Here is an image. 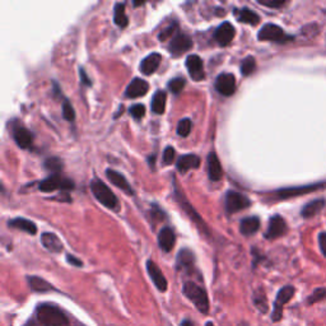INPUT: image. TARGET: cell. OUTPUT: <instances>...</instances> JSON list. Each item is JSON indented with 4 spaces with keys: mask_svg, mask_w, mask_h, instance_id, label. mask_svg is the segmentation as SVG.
<instances>
[{
    "mask_svg": "<svg viewBox=\"0 0 326 326\" xmlns=\"http://www.w3.org/2000/svg\"><path fill=\"white\" fill-rule=\"evenodd\" d=\"M13 138H14L15 143L18 144V147L23 149L31 148L32 144H33V135L29 133V130L26 129L25 126H14L13 129Z\"/></svg>",
    "mask_w": 326,
    "mask_h": 326,
    "instance_id": "e0dca14e",
    "label": "cell"
},
{
    "mask_svg": "<svg viewBox=\"0 0 326 326\" xmlns=\"http://www.w3.org/2000/svg\"><path fill=\"white\" fill-rule=\"evenodd\" d=\"M259 4L268 8H280L285 4V2H261V0H259Z\"/></svg>",
    "mask_w": 326,
    "mask_h": 326,
    "instance_id": "b9f144b4",
    "label": "cell"
},
{
    "mask_svg": "<svg viewBox=\"0 0 326 326\" xmlns=\"http://www.w3.org/2000/svg\"><path fill=\"white\" fill-rule=\"evenodd\" d=\"M191 120L190 119H183L177 125V134L180 136H188L191 132Z\"/></svg>",
    "mask_w": 326,
    "mask_h": 326,
    "instance_id": "d590c367",
    "label": "cell"
},
{
    "mask_svg": "<svg viewBox=\"0 0 326 326\" xmlns=\"http://www.w3.org/2000/svg\"><path fill=\"white\" fill-rule=\"evenodd\" d=\"M45 168L49 170L51 173H54V175H59V172H60L61 168H63V162L59 158L52 157V158H49L45 161Z\"/></svg>",
    "mask_w": 326,
    "mask_h": 326,
    "instance_id": "836d02e7",
    "label": "cell"
},
{
    "mask_svg": "<svg viewBox=\"0 0 326 326\" xmlns=\"http://www.w3.org/2000/svg\"><path fill=\"white\" fill-rule=\"evenodd\" d=\"M9 227L12 228H17L21 229L23 232H27L29 234H36L37 233V227L36 224L33 223L32 221H28L26 218H14L12 221L8 222Z\"/></svg>",
    "mask_w": 326,
    "mask_h": 326,
    "instance_id": "4316f807",
    "label": "cell"
},
{
    "mask_svg": "<svg viewBox=\"0 0 326 326\" xmlns=\"http://www.w3.org/2000/svg\"><path fill=\"white\" fill-rule=\"evenodd\" d=\"M215 89L221 93L222 96H232L236 90V78L231 73H222L219 74L217 81H215Z\"/></svg>",
    "mask_w": 326,
    "mask_h": 326,
    "instance_id": "9c48e42d",
    "label": "cell"
},
{
    "mask_svg": "<svg viewBox=\"0 0 326 326\" xmlns=\"http://www.w3.org/2000/svg\"><path fill=\"white\" fill-rule=\"evenodd\" d=\"M325 207V200L324 199H316V200H312L311 203L306 204L302 209L301 214L303 218H311L315 217L317 213L321 212Z\"/></svg>",
    "mask_w": 326,
    "mask_h": 326,
    "instance_id": "83f0119b",
    "label": "cell"
},
{
    "mask_svg": "<svg viewBox=\"0 0 326 326\" xmlns=\"http://www.w3.org/2000/svg\"><path fill=\"white\" fill-rule=\"evenodd\" d=\"M208 175L212 181H219L223 177V170H222L221 162H219L218 156L212 152L208 156Z\"/></svg>",
    "mask_w": 326,
    "mask_h": 326,
    "instance_id": "d6986e66",
    "label": "cell"
},
{
    "mask_svg": "<svg viewBox=\"0 0 326 326\" xmlns=\"http://www.w3.org/2000/svg\"><path fill=\"white\" fill-rule=\"evenodd\" d=\"M149 90V84L148 82L144 81L141 78H135L130 82V84L126 87L125 90V96L128 98H138L141 96L147 95V92Z\"/></svg>",
    "mask_w": 326,
    "mask_h": 326,
    "instance_id": "9a60e30c",
    "label": "cell"
},
{
    "mask_svg": "<svg viewBox=\"0 0 326 326\" xmlns=\"http://www.w3.org/2000/svg\"><path fill=\"white\" fill-rule=\"evenodd\" d=\"M320 185L315 186H303V188H292V189H282V190L278 191V195L280 197H291V196H297V195H303L307 194L309 191H314L319 188Z\"/></svg>",
    "mask_w": 326,
    "mask_h": 326,
    "instance_id": "4dcf8cb0",
    "label": "cell"
},
{
    "mask_svg": "<svg viewBox=\"0 0 326 326\" xmlns=\"http://www.w3.org/2000/svg\"><path fill=\"white\" fill-rule=\"evenodd\" d=\"M239 326H248L247 324H246V322H241V324H240Z\"/></svg>",
    "mask_w": 326,
    "mask_h": 326,
    "instance_id": "681fc988",
    "label": "cell"
},
{
    "mask_svg": "<svg viewBox=\"0 0 326 326\" xmlns=\"http://www.w3.org/2000/svg\"><path fill=\"white\" fill-rule=\"evenodd\" d=\"M192 46V40L190 36L185 33H177L170 40L168 44V50L173 56H180L184 52L190 50Z\"/></svg>",
    "mask_w": 326,
    "mask_h": 326,
    "instance_id": "ba28073f",
    "label": "cell"
},
{
    "mask_svg": "<svg viewBox=\"0 0 326 326\" xmlns=\"http://www.w3.org/2000/svg\"><path fill=\"white\" fill-rule=\"evenodd\" d=\"M39 189L44 192H51L55 190H71L74 189V183L69 178L60 175H51L40 183Z\"/></svg>",
    "mask_w": 326,
    "mask_h": 326,
    "instance_id": "8992f818",
    "label": "cell"
},
{
    "mask_svg": "<svg viewBox=\"0 0 326 326\" xmlns=\"http://www.w3.org/2000/svg\"><path fill=\"white\" fill-rule=\"evenodd\" d=\"M175 157L176 151L172 147H167V148L165 149V152H163V162H165L166 165H171V163L173 162V159H175Z\"/></svg>",
    "mask_w": 326,
    "mask_h": 326,
    "instance_id": "ab89813d",
    "label": "cell"
},
{
    "mask_svg": "<svg viewBox=\"0 0 326 326\" xmlns=\"http://www.w3.org/2000/svg\"><path fill=\"white\" fill-rule=\"evenodd\" d=\"M185 83L186 81L183 78V77L173 78L171 79L170 83H168V89H170L172 93H175V95H178V93L184 89V87H185Z\"/></svg>",
    "mask_w": 326,
    "mask_h": 326,
    "instance_id": "e575fe53",
    "label": "cell"
},
{
    "mask_svg": "<svg viewBox=\"0 0 326 326\" xmlns=\"http://www.w3.org/2000/svg\"><path fill=\"white\" fill-rule=\"evenodd\" d=\"M175 29H176V25H172L171 27L163 29V31L159 33L158 39L161 41H167V40H171L173 37V33H175Z\"/></svg>",
    "mask_w": 326,
    "mask_h": 326,
    "instance_id": "60d3db41",
    "label": "cell"
},
{
    "mask_svg": "<svg viewBox=\"0 0 326 326\" xmlns=\"http://www.w3.org/2000/svg\"><path fill=\"white\" fill-rule=\"evenodd\" d=\"M287 232V223L280 215H274L270 218L268 226V231H266L265 237L268 240H274L278 237L283 236Z\"/></svg>",
    "mask_w": 326,
    "mask_h": 326,
    "instance_id": "7c38bea8",
    "label": "cell"
},
{
    "mask_svg": "<svg viewBox=\"0 0 326 326\" xmlns=\"http://www.w3.org/2000/svg\"><path fill=\"white\" fill-rule=\"evenodd\" d=\"M90 190H92L93 195H95L96 199L101 203L102 205H105L106 208L111 210H119V200H117L116 195L111 191V189L108 188L106 184H103L102 181L95 178L90 183Z\"/></svg>",
    "mask_w": 326,
    "mask_h": 326,
    "instance_id": "3957f363",
    "label": "cell"
},
{
    "mask_svg": "<svg viewBox=\"0 0 326 326\" xmlns=\"http://www.w3.org/2000/svg\"><path fill=\"white\" fill-rule=\"evenodd\" d=\"M258 39L260 41H271L278 42V44H285V42L292 41L293 37L289 34H285L284 31L277 25H265L263 28L259 31Z\"/></svg>",
    "mask_w": 326,
    "mask_h": 326,
    "instance_id": "277c9868",
    "label": "cell"
},
{
    "mask_svg": "<svg viewBox=\"0 0 326 326\" xmlns=\"http://www.w3.org/2000/svg\"><path fill=\"white\" fill-rule=\"evenodd\" d=\"M295 296V288L292 285H285L278 292L277 298L274 301V307L271 312V320L274 322H279L283 317V309L285 304Z\"/></svg>",
    "mask_w": 326,
    "mask_h": 326,
    "instance_id": "5b68a950",
    "label": "cell"
},
{
    "mask_svg": "<svg viewBox=\"0 0 326 326\" xmlns=\"http://www.w3.org/2000/svg\"><path fill=\"white\" fill-rule=\"evenodd\" d=\"M260 228V219L258 217H248L241 221L240 224V232H241L244 236H251V234H255L256 232Z\"/></svg>",
    "mask_w": 326,
    "mask_h": 326,
    "instance_id": "d4e9b609",
    "label": "cell"
},
{
    "mask_svg": "<svg viewBox=\"0 0 326 326\" xmlns=\"http://www.w3.org/2000/svg\"><path fill=\"white\" fill-rule=\"evenodd\" d=\"M326 296V289L325 288H319V289H316L314 292V295L311 296V297L309 298V303L310 304H314L316 303V302L321 301V299H324Z\"/></svg>",
    "mask_w": 326,
    "mask_h": 326,
    "instance_id": "f35d334b",
    "label": "cell"
},
{
    "mask_svg": "<svg viewBox=\"0 0 326 326\" xmlns=\"http://www.w3.org/2000/svg\"><path fill=\"white\" fill-rule=\"evenodd\" d=\"M319 242H320V248H321L322 253H324V256L326 258V233L325 232L320 233Z\"/></svg>",
    "mask_w": 326,
    "mask_h": 326,
    "instance_id": "ee69618b",
    "label": "cell"
},
{
    "mask_svg": "<svg viewBox=\"0 0 326 326\" xmlns=\"http://www.w3.org/2000/svg\"><path fill=\"white\" fill-rule=\"evenodd\" d=\"M130 114H132V116L134 119L140 120L146 115V107L143 105H140V103H138V105H134L130 108Z\"/></svg>",
    "mask_w": 326,
    "mask_h": 326,
    "instance_id": "74e56055",
    "label": "cell"
},
{
    "mask_svg": "<svg viewBox=\"0 0 326 326\" xmlns=\"http://www.w3.org/2000/svg\"><path fill=\"white\" fill-rule=\"evenodd\" d=\"M183 293L185 295L186 298H189L194 303V306L199 310L202 314L208 315L209 312V298H208L207 292L203 287L196 284L195 282H188L184 283Z\"/></svg>",
    "mask_w": 326,
    "mask_h": 326,
    "instance_id": "7a4b0ae2",
    "label": "cell"
},
{
    "mask_svg": "<svg viewBox=\"0 0 326 326\" xmlns=\"http://www.w3.org/2000/svg\"><path fill=\"white\" fill-rule=\"evenodd\" d=\"M253 304L261 314H266V311H268V302H266V296L261 291L253 293Z\"/></svg>",
    "mask_w": 326,
    "mask_h": 326,
    "instance_id": "1f68e13d",
    "label": "cell"
},
{
    "mask_svg": "<svg viewBox=\"0 0 326 326\" xmlns=\"http://www.w3.org/2000/svg\"><path fill=\"white\" fill-rule=\"evenodd\" d=\"M166 101H167V93L165 90H157L152 100V110L157 115H162L166 110Z\"/></svg>",
    "mask_w": 326,
    "mask_h": 326,
    "instance_id": "f1b7e54d",
    "label": "cell"
},
{
    "mask_svg": "<svg viewBox=\"0 0 326 326\" xmlns=\"http://www.w3.org/2000/svg\"><path fill=\"white\" fill-rule=\"evenodd\" d=\"M63 116L64 119L70 122L74 121V119H76V112H74L73 106H71V103L68 100L64 101L63 103Z\"/></svg>",
    "mask_w": 326,
    "mask_h": 326,
    "instance_id": "8d00e7d4",
    "label": "cell"
},
{
    "mask_svg": "<svg viewBox=\"0 0 326 326\" xmlns=\"http://www.w3.org/2000/svg\"><path fill=\"white\" fill-rule=\"evenodd\" d=\"M176 200H177L178 204H180V207L183 208V209L185 210L186 213H188L189 217H190L192 221H194L195 223L197 224V226L202 227V228H204V229H207V226H205V222L203 221L202 218H200V215L197 214L196 210H195L194 208L191 207L190 203H189L188 200H186V197L184 196L183 192L176 190Z\"/></svg>",
    "mask_w": 326,
    "mask_h": 326,
    "instance_id": "2e32d148",
    "label": "cell"
},
{
    "mask_svg": "<svg viewBox=\"0 0 326 326\" xmlns=\"http://www.w3.org/2000/svg\"><path fill=\"white\" fill-rule=\"evenodd\" d=\"M114 21L119 27L125 28L129 23L128 21L126 12H125V5L122 3H116L114 8Z\"/></svg>",
    "mask_w": 326,
    "mask_h": 326,
    "instance_id": "f546056e",
    "label": "cell"
},
{
    "mask_svg": "<svg viewBox=\"0 0 326 326\" xmlns=\"http://www.w3.org/2000/svg\"><path fill=\"white\" fill-rule=\"evenodd\" d=\"M106 177H107L110 183L114 184V185L116 186V188H119L120 190L128 192V195H134V190H133V188L130 186L129 181L125 178V176H122L121 173H119L117 171L108 168V170L106 171Z\"/></svg>",
    "mask_w": 326,
    "mask_h": 326,
    "instance_id": "5bb4252c",
    "label": "cell"
},
{
    "mask_svg": "<svg viewBox=\"0 0 326 326\" xmlns=\"http://www.w3.org/2000/svg\"><path fill=\"white\" fill-rule=\"evenodd\" d=\"M177 170L180 172L185 173L192 168H197L200 166V158L195 154H185V156L180 157L177 161Z\"/></svg>",
    "mask_w": 326,
    "mask_h": 326,
    "instance_id": "cb8c5ba5",
    "label": "cell"
},
{
    "mask_svg": "<svg viewBox=\"0 0 326 326\" xmlns=\"http://www.w3.org/2000/svg\"><path fill=\"white\" fill-rule=\"evenodd\" d=\"M251 205L250 199L239 191H228L226 195V210L232 214L240 210L246 209Z\"/></svg>",
    "mask_w": 326,
    "mask_h": 326,
    "instance_id": "52a82bcc",
    "label": "cell"
},
{
    "mask_svg": "<svg viewBox=\"0 0 326 326\" xmlns=\"http://www.w3.org/2000/svg\"><path fill=\"white\" fill-rule=\"evenodd\" d=\"M147 271H148L149 277H151L152 282L154 283L157 289H158L159 292H166V291H167V285H168L167 279H166V277L163 275V273L161 269H159V266L157 265L154 261L148 260L147 261Z\"/></svg>",
    "mask_w": 326,
    "mask_h": 326,
    "instance_id": "8fae6325",
    "label": "cell"
},
{
    "mask_svg": "<svg viewBox=\"0 0 326 326\" xmlns=\"http://www.w3.org/2000/svg\"><path fill=\"white\" fill-rule=\"evenodd\" d=\"M205 326H214V324H213V322H210V321H209V322H207V325H205Z\"/></svg>",
    "mask_w": 326,
    "mask_h": 326,
    "instance_id": "c3c4849f",
    "label": "cell"
},
{
    "mask_svg": "<svg viewBox=\"0 0 326 326\" xmlns=\"http://www.w3.org/2000/svg\"><path fill=\"white\" fill-rule=\"evenodd\" d=\"M186 68H188L189 74L194 81L200 82L205 78L204 73V64L200 56L190 55L186 58Z\"/></svg>",
    "mask_w": 326,
    "mask_h": 326,
    "instance_id": "30bf717a",
    "label": "cell"
},
{
    "mask_svg": "<svg viewBox=\"0 0 326 326\" xmlns=\"http://www.w3.org/2000/svg\"><path fill=\"white\" fill-rule=\"evenodd\" d=\"M234 37V28L229 22L222 23L214 33V39L219 46H227Z\"/></svg>",
    "mask_w": 326,
    "mask_h": 326,
    "instance_id": "4fadbf2b",
    "label": "cell"
},
{
    "mask_svg": "<svg viewBox=\"0 0 326 326\" xmlns=\"http://www.w3.org/2000/svg\"><path fill=\"white\" fill-rule=\"evenodd\" d=\"M23 326H39V322H37V321H34V320H33V319H29V320H28V321H27V322H26V324H25V325H23Z\"/></svg>",
    "mask_w": 326,
    "mask_h": 326,
    "instance_id": "7dc6e473",
    "label": "cell"
},
{
    "mask_svg": "<svg viewBox=\"0 0 326 326\" xmlns=\"http://www.w3.org/2000/svg\"><path fill=\"white\" fill-rule=\"evenodd\" d=\"M175 241H176L175 233H173V231L170 228V227H165V228L159 232L158 244H159V247H161L165 252H170V251L172 250L173 246H175Z\"/></svg>",
    "mask_w": 326,
    "mask_h": 326,
    "instance_id": "ffe728a7",
    "label": "cell"
},
{
    "mask_svg": "<svg viewBox=\"0 0 326 326\" xmlns=\"http://www.w3.org/2000/svg\"><path fill=\"white\" fill-rule=\"evenodd\" d=\"M161 61H162L161 54H157V52H154V54L148 55L146 59H143V60H141V64H140L141 73H144L146 76H151V74H153L154 71H157V69L159 68V65H161Z\"/></svg>",
    "mask_w": 326,
    "mask_h": 326,
    "instance_id": "ac0fdd59",
    "label": "cell"
},
{
    "mask_svg": "<svg viewBox=\"0 0 326 326\" xmlns=\"http://www.w3.org/2000/svg\"><path fill=\"white\" fill-rule=\"evenodd\" d=\"M79 74H81V79H82L83 84H84V85H90V84H92V82H90V79L88 78L87 74H85L84 69L81 68V70H79Z\"/></svg>",
    "mask_w": 326,
    "mask_h": 326,
    "instance_id": "f6af8a7d",
    "label": "cell"
},
{
    "mask_svg": "<svg viewBox=\"0 0 326 326\" xmlns=\"http://www.w3.org/2000/svg\"><path fill=\"white\" fill-rule=\"evenodd\" d=\"M176 268H177V270H192V268H194V253L188 248L181 250L177 255V260H176Z\"/></svg>",
    "mask_w": 326,
    "mask_h": 326,
    "instance_id": "7402d4cb",
    "label": "cell"
},
{
    "mask_svg": "<svg viewBox=\"0 0 326 326\" xmlns=\"http://www.w3.org/2000/svg\"><path fill=\"white\" fill-rule=\"evenodd\" d=\"M36 321L41 326H69V319L63 310L52 303H41L34 311Z\"/></svg>",
    "mask_w": 326,
    "mask_h": 326,
    "instance_id": "6da1fadb",
    "label": "cell"
},
{
    "mask_svg": "<svg viewBox=\"0 0 326 326\" xmlns=\"http://www.w3.org/2000/svg\"><path fill=\"white\" fill-rule=\"evenodd\" d=\"M66 260H68L69 264H71V265L74 266H78V268H81V266H83V263L79 259H77L76 256L73 255H66Z\"/></svg>",
    "mask_w": 326,
    "mask_h": 326,
    "instance_id": "7bdbcfd3",
    "label": "cell"
},
{
    "mask_svg": "<svg viewBox=\"0 0 326 326\" xmlns=\"http://www.w3.org/2000/svg\"><path fill=\"white\" fill-rule=\"evenodd\" d=\"M180 326H194V324H192V321H191V320H189V319H185V320H183V321H181V324H180Z\"/></svg>",
    "mask_w": 326,
    "mask_h": 326,
    "instance_id": "bcb514c9",
    "label": "cell"
},
{
    "mask_svg": "<svg viewBox=\"0 0 326 326\" xmlns=\"http://www.w3.org/2000/svg\"><path fill=\"white\" fill-rule=\"evenodd\" d=\"M41 244L50 252L59 253L63 250V244L59 240V237L55 233H50V232H45V233L41 234Z\"/></svg>",
    "mask_w": 326,
    "mask_h": 326,
    "instance_id": "44dd1931",
    "label": "cell"
},
{
    "mask_svg": "<svg viewBox=\"0 0 326 326\" xmlns=\"http://www.w3.org/2000/svg\"><path fill=\"white\" fill-rule=\"evenodd\" d=\"M256 68V60L252 58V56H247V58L244 59L241 64V73L244 76H251V74L255 71Z\"/></svg>",
    "mask_w": 326,
    "mask_h": 326,
    "instance_id": "d6a6232c",
    "label": "cell"
},
{
    "mask_svg": "<svg viewBox=\"0 0 326 326\" xmlns=\"http://www.w3.org/2000/svg\"><path fill=\"white\" fill-rule=\"evenodd\" d=\"M234 14L237 15V20L239 22L241 23H246V25H251V26H255L258 25L259 21H260V17L256 14L255 12H252L251 9L248 8H242V9H234Z\"/></svg>",
    "mask_w": 326,
    "mask_h": 326,
    "instance_id": "484cf974",
    "label": "cell"
},
{
    "mask_svg": "<svg viewBox=\"0 0 326 326\" xmlns=\"http://www.w3.org/2000/svg\"><path fill=\"white\" fill-rule=\"evenodd\" d=\"M27 283L33 292L37 293H46L50 292V291H56L55 287L52 284H50L47 280L42 279V278L36 277V275H31V277H27Z\"/></svg>",
    "mask_w": 326,
    "mask_h": 326,
    "instance_id": "603a6c76",
    "label": "cell"
}]
</instances>
